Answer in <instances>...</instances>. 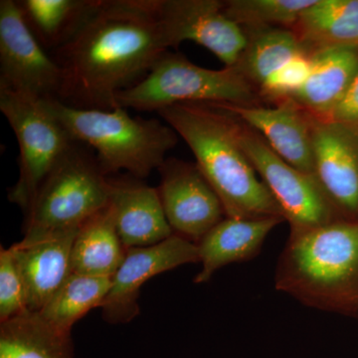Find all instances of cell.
Wrapping results in <instances>:
<instances>
[{"instance_id": "obj_1", "label": "cell", "mask_w": 358, "mask_h": 358, "mask_svg": "<svg viewBox=\"0 0 358 358\" xmlns=\"http://www.w3.org/2000/svg\"><path fill=\"white\" fill-rule=\"evenodd\" d=\"M169 50L157 0H100L69 43L53 52L62 70L57 100L78 109L114 110Z\"/></svg>"}, {"instance_id": "obj_2", "label": "cell", "mask_w": 358, "mask_h": 358, "mask_svg": "<svg viewBox=\"0 0 358 358\" xmlns=\"http://www.w3.org/2000/svg\"><path fill=\"white\" fill-rule=\"evenodd\" d=\"M157 114L192 150L195 164L222 202L226 217L284 218L245 154L234 115L209 103H176Z\"/></svg>"}, {"instance_id": "obj_3", "label": "cell", "mask_w": 358, "mask_h": 358, "mask_svg": "<svg viewBox=\"0 0 358 358\" xmlns=\"http://www.w3.org/2000/svg\"><path fill=\"white\" fill-rule=\"evenodd\" d=\"M275 288L308 308L357 315L358 221L341 219L289 235Z\"/></svg>"}, {"instance_id": "obj_4", "label": "cell", "mask_w": 358, "mask_h": 358, "mask_svg": "<svg viewBox=\"0 0 358 358\" xmlns=\"http://www.w3.org/2000/svg\"><path fill=\"white\" fill-rule=\"evenodd\" d=\"M44 101L71 138L93 150L107 176L124 171L136 179L148 178L178 145V134L166 122L131 117L124 108L78 109L57 99Z\"/></svg>"}, {"instance_id": "obj_5", "label": "cell", "mask_w": 358, "mask_h": 358, "mask_svg": "<svg viewBox=\"0 0 358 358\" xmlns=\"http://www.w3.org/2000/svg\"><path fill=\"white\" fill-rule=\"evenodd\" d=\"M110 189V178L95 154L75 141L40 186L26 212L23 239L78 229L109 205Z\"/></svg>"}, {"instance_id": "obj_6", "label": "cell", "mask_w": 358, "mask_h": 358, "mask_svg": "<svg viewBox=\"0 0 358 358\" xmlns=\"http://www.w3.org/2000/svg\"><path fill=\"white\" fill-rule=\"evenodd\" d=\"M260 93L236 66L211 70L180 54L164 53L138 84L117 95L119 107L159 112L182 103L260 105Z\"/></svg>"}, {"instance_id": "obj_7", "label": "cell", "mask_w": 358, "mask_h": 358, "mask_svg": "<svg viewBox=\"0 0 358 358\" xmlns=\"http://www.w3.org/2000/svg\"><path fill=\"white\" fill-rule=\"evenodd\" d=\"M0 110L20 148V176L8 199L26 213L40 186L75 141L43 100L0 89Z\"/></svg>"}, {"instance_id": "obj_8", "label": "cell", "mask_w": 358, "mask_h": 358, "mask_svg": "<svg viewBox=\"0 0 358 358\" xmlns=\"http://www.w3.org/2000/svg\"><path fill=\"white\" fill-rule=\"evenodd\" d=\"M236 119L245 154L281 208L289 225V235L343 219L315 176L291 166L268 147L260 134Z\"/></svg>"}, {"instance_id": "obj_9", "label": "cell", "mask_w": 358, "mask_h": 358, "mask_svg": "<svg viewBox=\"0 0 358 358\" xmlns=\"http://www.w3.org/2000/svg\"><path fill=\"white\" fill-rule=\"evenodd\" d=\"M62 70L33 35L16 0L0 1V89L37 100L58 99Z\"/></svg>"}, {"instance_id": "obj_10", "label": "cell", "mask_w": 358, "mask_h": 358, "mask_svg": "<svg viewBox=\"0 0 358 358\" xmlns=\"http://www.w3.org/2000/svg\"><path fill=\"white\" fill-rule=\"evenodd\" d=\"M169 48L185 41L205 47L225 65L234 67L246 48V33L231 20L219 0H157Z\"/></svg>"}, {"instance_id": "obj_11", "label": "cell", "mask_w": 358, "mask_h": 358, "mask_svg": "<svg viewBox=\"0 0 358 358\" xmlns=\"http://www.w3.org/2000/svg\"><path fill=\"white\" fill-rule=\"evenodd\" d=\"M160 200L174 234L199 243L226 217L222 202L196 164L169 157L159 169Z\"/></svg>"}, {"instance_id": "obj_12", "label": "cell", "mask_w": 358, "mask_h": 358, "mask_svg": "<svg viewBox=\"0 0 358 358\" xmlns=\"http://www.w3.org/2000/svg\"><path fill=\"white\" fill-rule=\"evenodd\" d=\"M313 176L345 220L358 221V129L313 117Z\"/></svg>"}, {"instance_id": "obj_13", "label": "cell", "mask_w": 358, "mask_h": 358, "mask_svg": "<svg viewBox=\"0 0 358 358\" xmlns=\"http://www.w3.org/2000/svg\"><path fill=\"white\" fill-rule=\"evenodd\" d=\"M199 262V247L185 237L173 234L152 246L127 250L121 267L101 306L110 324H127L140 313V289L155 275L186 264Z\"/></svg>"}, {"instance_id": "obj_14", "label": "cell", "mask_w": 358, "mask_h": 358, "mask_svg": "<svg viewBox=\"0 0 358 358\" xmlns=\"http://www.w3.org/2000/svg\"><path fill=\"white\" fill-rule=\"evenodd\" d=\"M218 105L260 134L268 147L291 166L313 176L312 119L291 99L275 103L274 108Z\"/></svg>"}, {"instance_id": "obj_15", "label": "cell", "mask_w": 358, "mask_h": 358, "mask_svg": "<svg viewBox=\"0 0 358 358\" xmlns=\"http://www.w3.org/2000/svg\"><path fill=\"white\" fill-rule=\"evenodd\" d=\"M78 230L22 239L9 247L24 281L29 312L39 313L72 274V249Z\"/></svg>"}, {"instance_id": "obj_16", "label": "cell", "mask_w": 358, "mask_h": 358, "mask_svg": "<svg viewBox=\"0 0 358 358\" xmlns=\"http://www.w3.org/2000/svg\"><path fill=\"white\" fill-rule=\"evenodd\" d=\"M110 185L109 205L127 249L152 246L173 236L157 188L138 180L110 179Z\"/></svg>"}, {"instance_id": "obj_17", "label": "cell", "mask_w": 358, "mask_h": 358, "mask_svg": "<svg viewBox=\"0 0 358 358\" xmlns=\"http://www.w3.org/2000/svg\"><path fill=\"white\" fill-rule=\"evenodd\" d=\"M282 221V217L224 218L197 243L202 267L194 282L204 284L225 266L255 258Z\"/></svg>"}, {"instance_id": "obj_18", "label": "cell", "mask_w": 358, "mask_h": 358, "mask_svg": "<svg viewBox=\"0 0 358 358\" xmlns=\"http://www.w3.org/2000/svg\"><path fill=\"white\" fill-rule=\"evenodd\" d=\"M312 70L292 101L308 114L326 119L343 98L358 71V47H338L312 55Z\"/></svg>"}, {"instance_id": "obj_19", "label": "cell", "mask_w": 358, "mask_h": 358, "mask_svg": "<svg viewBox=\"0 0 358 358\" xmlns=\"http://www.w3.org/2000/svg\"><path fill=\"white\" fill-rule=\"evenodd\" d=\"M292 30L310 55L358 47V0H313Z\"/></svg>"}, {"instance_id": "obj_20", "label": "cell", "mask_w": 358, "mask_h": 358, "mask_svg": "<svg viewBox=\"0 0 358 358\" xmlns=\"http://www.w3.org/2000/svg\"><path fill=\"white\" fill-rule=\"evenodd\" d=\"M127 250L108 205L78 230L72 249V273L113 278L124 262Z\"/></svg>"}, {"instance_id": "obj_21", "label": "cell", "mask_w": 358, "mask_h": 358, "mask_svg": "<svg viewBox=\"0 0 358 358\" xmlns=\"http://www.w3.org/2000/svg\"><path fill=\"white\" fill-rule=\"evenodd\" d=\"M26 24L45 50L64 47L92 17L100 0H17Z\"/></svg>"}, {"instance_id": "obj_22", "label": "cell", "mask_w": 358, "mask_h": 358, "mask_svg": "<svg viewBox=\"0 0 358 358\" xmlns=\"http://www.w3.org/2000/svg\"><path fill=\"white\" fill-rule=\"evenodd\" d=\"M0 358H74V348L70 333L26 310L0 322Z\"/></svg>"}, {"instance_id": "obj_23", "label": "cell", "mask_w": 358, "mask_h": 358, "mask_svg": "<svg viewBox=\"0 0 358 358\" xmlns=\"http://www.w3.org/2000/svg\"><path fill=\"white\" fill-rule=\"evenodd\" d=\"M244 31L248 42L236 67L258 90L270 75L306 52L291 29L265 27Z\"/></svg>"}, {"instance_id": "obj_24", "label": "cell", "mask_w": 358, "mask_h": 358, "mask_svg": "<svg viewBox=\"0 0 358 358\" xmlns=\"http://www.w3.org/2000/svg\"><path fill=\"white\" fill-rule=\"evenodd\" d=\"M110 285L112 278L72 273L39 313L52 326L71 334L78 320L101 308Z\"/></svg>"}, {"instance_id": "obj_25", "label": "cell", "mask_w": 358, "mask_h": 358, "mask_svg": "<svg viewBox=\"0 0 358 358\" xmlns=\"http://www.w3.org/2000/svg\"><path fill=\"white\" fill-rule=\"evenodd\" d=\"M313 0H228L224 11L244 30L279 27L293 29Z\"/></svg>"}, {"instance_id": "obj_26", "label": "cell", "mask_w": 358, "mask_h": 358, "mask_svg": "<svg viewBox=\"0 0 358 358\" xmlns=\"http://www.w3.org/2000/svg\"><path fill=\"white\" fill-rule=\"evenodd\" d=\"M312 55L301 53L270 75L259 88L261 98L277 103L291 98L305 85L312 70Z\"/></svg>"}, {"instance_id": "obj_27", "label": "cell", "mask_w": 358, "mask_h": 358, "mask_svg": "<svg viewBox=\"0 0 358 358\" xmlns=\"http://www.w3.org/2000/svg\"><path fill=\"white\" fill-rule=\"evenodd\" d=\"M27 310L24 281L10 248L0 251V322Z\"/></svg>"}, {"instance_id": "obj_28", "label": "cell", "mask_w": 358, "mask_h": 358, "mask_svg": "<svg viewBox=\"0 0 358 358\" xmlns=\"http://www.w3.org/2000/svg\"><path fill=\"white\" fill-rule=\"evenodd\" d=\"M326 119L358 129V71L345 96Z\"/></svg>"}]
</instances>
